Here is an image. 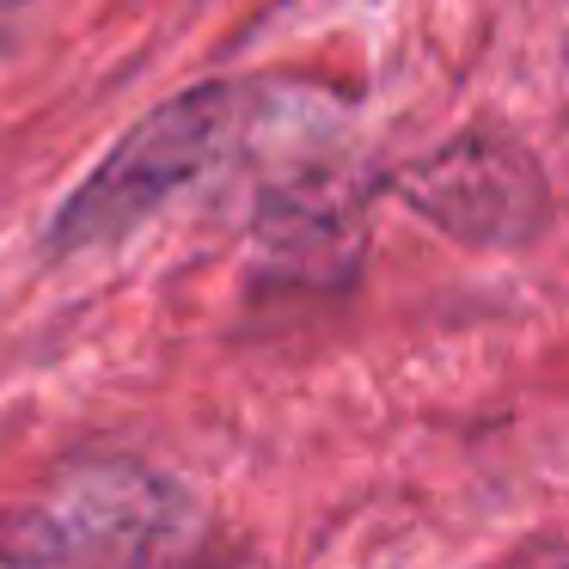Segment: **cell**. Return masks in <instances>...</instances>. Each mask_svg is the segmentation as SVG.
Instances as JSON below:
<instances>
[{
	"mask_svg": "<svg viewBox=\"0 0 569 569\" xmlns=\"http://www.w3.org/2000/svg\"><path fill=\"white\" fill-rule=\"evenodd\" d=\"M246 104H251L246 87L214 80V87H197L184 99L160 104L153 117H141L99 160V172L62 202V214L50 227V251H87L141 227L166 197H178L190 178L221 160Z\"/></svg>",
	"mask_w": 569,
	"mask_h": 569,
	"instance_id": "6da1fadb",
	"label": "cell"
},
{
	"mask_svg": "<svg viewBox=\"0 0 569 569\" xmlns=\"http://www.w3.org/2000/svg\"><path fill=\"white\" fill-rule=\"evenodd\" d=\"M184 532V496L141 466H87L50 496L7 515L0 557L19 563H123L160 557Z\"/></svg>",
	"mask_w": 569,
	"mask_h": 569,
	"instance_id": "7a4b0ae2",
	"label": "cell"
}]
</instances>
